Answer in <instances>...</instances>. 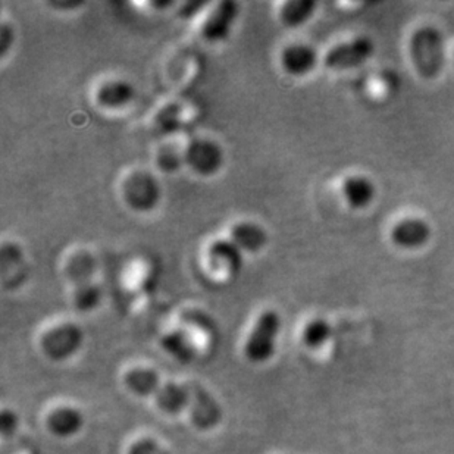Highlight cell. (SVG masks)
Wrapping results in <instances>:
<instances>
[{"label": "cell", "mask_w": 454, "mask_h": 454, "mask_svg": "<svg viewBox=\"0 0 454 454\" xmlns=\"http://www.w3.org/2000/svg\"><path fill=\"white\" fill-rule=\"evenodd\" d=\"M17 424L18 422L13 413L8 411H4V413H2V433H4V435H8L9 431L12 433Z\"/></svg>", "instance_id": "cell-17"}, {"label": "cell", "mask_w": 454, "mask_h": 454, "mask_svg": "<svg viewBox=\"0 0 454 454\" xmlns=\"http://www.w3.org/2000/svg\"><path fill=\"white\" fill-rule=\"evenodd\" d=\"M46 427L53 435L69 438L77 435L84 427V419L80 411L71 406L56 407L46 418Z\"/></svg>", "instance_id": "cell-9"}, {"label": "cell", "mask_w": 454, "mask_h": 454, "mask_svg": "<svg viewBox=\"0 0 454 454\" xmlns=\"http://www.w3.org/2000/svg\"><path fill=\"white\" fill-rule=\"evenodd\" d=\"M129 454H171L167 449H163L159 442L149 440V438H142L133 442L129 449Z\"/></svg>", "instance_id": "cell-16"}, {"label": "cell", "mask_w": 454, "mask_h": 454, "mask_svg": "<svg viewBox=\"0 0 454 454\" xmlns=\"http://www.w3.org/2000/svg\"><path fill=\"white\" fill-rule=\"evenodd\" d=\"M124 384L133 395L153 399L156 406L168 415H178L189 409L190 390L187 382L163 381L153 369H129L125 372Z\"/></svg>", "instance_id": "cell-1"}, {"label": "cell", "mask_w": 454, "mask_h": 454, "mask_svg": "<svg viewBox=\"0 0 454 454\" xmlns=\"http://www.w3.org/2000/svg\"><path fill=\"white\" fill-rule=\"evenodd\" d=\"M8 40H12L11 37V28L6 24L2 26V31H0V48H2V55H4L6 49H8Z\"/></svg>", "instance_id": "cell-18"}, {"label": "cell", "mask_w": 454, "mask_h": 454, "mask_svg": "<svg viewBox=\"0 0 454 454\" xmlns=\"http://www.w3.org/2000/svg\"><path fill=\"white\" fill-rule=\"evenodd\" d=\"M82 346V333L77 326L64 325L51 330L42 340L44 355L51 360L71 357Z\"/></svg>", "instance_id": "cell-6"}, {"label": "cell", "mask_w": 454, "mask_h": 454, "mask_svg": "<svg viewBox=\"0 0 454 454\" xmlns=\"http://www.w3.org/2000/svg\"><path fill=\"white\" fill-rule=\"evenodd\" d=\"M131 98V87L127 86L124 82L118 84H109V86L102 87L99 91L100 102L105 105H121L127 102Z\"/></svg>", "instance_id": "cell-14"}, {"label": "cell", "mask_w": 454, "mask_h": 454, "mask_svg": "<svg viewBox=\"0 0 454 454\" xmlns=\"http://www.w3.org/2000/svg\"><path fill=\"white\" fill-rule=\"evenodd\" d=\"M375 53V44L368 37H357L346 43L339 44L331 49L324 58L326 68L343 69L357 68L364 62H368Z\"/></svg>", "instance_id": "cell-5"}, {"label": "cell", "mask_w": 454, "mask_h": 454, "mask_svg": "<svg viewBox=\"0 0 454 454\" xmlns=\"http://www.w3.org/2000/svg\"><path fill=\"white\" fill-rule=\"evenodd\" d=\"M433 237L429 223L420 218H404L391 230V241L404 250L424 247Z\"/></svg>", "instance_id": "cell-7"}, {"label": "cell", "mask_w": 454, "mask_h": 454, "mask_svg": "<svg viewBox=\"0 0 454 454\" xmlns=\"http://www.w3.org/2000/svg\"><path fill=\"white\" fill-rule=\"evenodd\" d=\"M190 390V404L187 409L190 420L200 431H210L223 419V409L205 387L198 382H187Z\"/></svg>", "instance_id": "cell-4"}, {"label": "cell", "mask_w": 454, "mask_h": 454, "mask_svg": "<svg viewBox=\"0 0 454 454\" xmlns=\"http://www.w3.org/2000/svg\"><path fill=\"white\" fill-rule=\"evenodd\" d=\"M162 344L163 348H167L171 355L176 356V359L189 360L193 353L189 341H185L184 337L181 334L168 335L163 339Z\"/></svg>", "instance_id": "cell-15"}, {"label": "cell", "mask_w": 454, "mask_h": 454, "mask_svg": "<svg viewBox=\"0 0 454 454\" xmlns=\"http://www.w3.org/2000/svg\"><path fill=\"white\" fill-rule=\"evenodd\" d=\"M317 4L312 0H292L283 4L281 8V20L287 26L299 27L312 17Z\"/></svg>", "instance_id": "cell-12"}, {"label": "cell", "mask_w": 454, "mask_h": 454, "mask_svg": "<svg viewBox=\"0 0 454 454\" xmlns=\"http://www.w3.org/2000/svg\"><path fill=\"white\" fill-rule=\"evenodd\" d=\"M279 328L281 317L274 310H266L257 317L245 346V356L252 364H265L274 356Z\"/></svg>", "instance_id": "cell-3"}, {"label": "cell", "mask_w": 454, "mask_h": 454, "mask_svg": "<svg viewBox=\"0 0 454 454\" xmlns=\"http://www.w3.org/2000/svg\"><path fill=\"white\" fill-rule=\"evenodd\" d=\"M343 196L353 209H364L377 198V187L368 176H353L344 181Z\"/></svg>", "instance_id": "cell-10"}, {"label": "cell", "mask_w": 454, "mask_h": 454, "mask_svg": "<svg viewBox=\"0 0 454 454\" xmlns=\"http://www.w3.org/2000/svg\"><path fill=\"white\" fill-rule=\"evenodd\" d=\"M283 62L288 73L301 75V74L309 73L315 67L317 53L309 46L296 44L284 51Z\"/></svg>", "instance_id": "cell-11"}, {"label": "cell", "mask_w": 454, "mask_h": 454, "mask_svg": "<svg viewBox=\"0 0 454 454\" xmlns=\"http://www.w3.org/2000/svg\"><path fill=\"white\" fill-rule=\"evenodd\" d=\"M333 328L325 319H315L304 326L301 341L309 348H321L330 341Z\"/></svg>", "instance_id": "cell-13"}, {"label": "cell", "mask_w": 454, "mask_h": 454, "mask_svg": "<svg viewBox=\"0 0 454 454\" xmlns=\"http://www.w3.org/2000/svg\"><path fill=\"white\" fill-rule=\"evenodd\" d=\"M411 58L420 77H437L446 59L444 37L434 27H422L411 39Z\"/></svg>", "instance_id": "cell-2"}, {"label": "cell", "mask_w": 454, "mask_h": 454, "mask_svg": "<svg viewBox=\"0 0 454 454\" xmlns=\"http://www.w3.org/2000/svg\"><path fill=\"white\" fill-rule=\"evenodd\" d=\"M237 13H239V4L236 2L227 0V2L216 4V8L212 11L203 26V37L209 42H221V40L227 39V35L231 31L232 22L237 18Z\"/></svg>", "instance_id": "cell-8"}]
</instances>
